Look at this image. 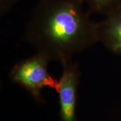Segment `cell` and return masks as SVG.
Here are the masks:
<instances>
[{
    "label": "cell",
    "instance_id": "8992f818",
    "mask_svg": "<svg viewBox=\"0 0 121 121\" xmlns=\"http://www.w3.org/2000/svg\"><path fill=\"white\" fill-rule=\"evenodd\" d=\"M19 0H0V14L4 16L15 6Z\"/></svg>",
    "mask_w": 121,
    "mask_h": 121
},
{
    "label": "cell",
    "instance_id": "7a4b0ae2",
    "mask_svg": "<svg viewBox=\"0 0 121 121\" xmlns=\"http://www.w3.org/2000/svg\"><path fill=\"white\" fill-rule=\"evenodd\" d=\"M49 61L47 56L36 52L13 65L9 72V78L13 83L26 89L36 98H39L42 90L46 87L56 91L59 80L48 73Z\"/></svg>",
    "mask_w": 121,
    "mask_h": 121
},
{
    "label": "cell",
    "instance_id": "3957f363",
    "mask_svg": "<svg viewBox=\"0 0 121 121\" xmlns=\"http://www.w3.org/2000/svg\"><path fill=\"white\" fill-rule=\"evenodd\" d=\"M63 72L59 79V94L62 121H76L75 106L80 71L78 63L72 60L61 63Z\"/></svg>",
    "mask_w": 121,
    "mask_h": 121
},
{
    "label": "cell",
    "instance_id": "5b68a950",
    "mask_svg": "<svg viewBox=\"0 0 121 121\" xmlns=\"http://www.w3.org/2000/svg\"><path fill=\"white\" fill-rule=\"evenodd\" d=\"M90 12L107 16L121 8V0H83Z\"/></svg>",
    "mask_w": 121,
    "mask_h": 121
},
{
    "label": "cell",
    "instance_id": "6da1fadb",
    "mask_svg": "<svg viewBox=\"0 0 121 121\" xmlns=\"http://www.w3.org/2000/svg\"><path fill=\"white\" fill-rule=\"evenodd\" d=\"M83 0H39L24 31L37 52L63 63L98 42V24Z\"/></svg>",
    "mask_w": 121,
    "mask_h": 121
},
{
    "label": "cell",
    "instance_id": "277c9868",
    "mask_svg": "<svg viewBox=\"0 0 121 121\" xmlns=\"http://www.w3.org/2000/svg\"><path fill=\"white\" fill-rule=\"evenodd\" d=\"M97 23L98 42L111 52L121 54V8Z\"/></svg>",
    "mask_w": 121,
    "mask_h": 121
}]
</instances>
